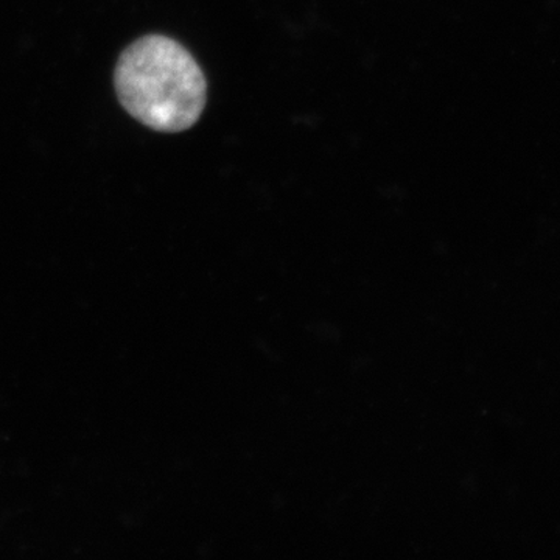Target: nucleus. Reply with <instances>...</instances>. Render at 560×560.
Instances as JSON below:
<instances>
[{
  "instance_id": "nucleus-1",
  "label": "nucleus",
  "mask_w": 560,
  "mask_h": 560,
  "mask_svg": "<svg viewBox=\"0 0 560 560\" xmlns=\"http://www.w3.org/2000/svg\"><path fill=\"white\" fill-rule=\"evenodd\" d=\"M114 83L121 106L154 131L189 130L208 101V83L197 60L167 36H143L125 49Z\"/></svg>"
}]
</instances>
